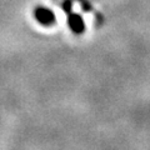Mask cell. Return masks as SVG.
I'll use <instances>...</instances> for the list:
<instances>
[{"mask_svg":"<svg viewBox=\"0 0 150 150\" xmlns=\"http://www.w3.org/2000/svg\"><path fill=\"white\" fill-rule=\"evenodd\" d=\"M68 25L75 34H83L85 31V23H84L83 18L73 11L68 14Z\"/></svg>","mask_w":150,"mask_h":150,"instance_id":"cell-2","label":"cell"},{"mask_svg":"<svg viewBox=\"0 0 150 150\" xmlns=\"http://www.w3.org/2000/svg\"><path fill=\"white\" fill-rule=\"evenodd\" d=\"M76 1L81 5L84 11H90V10H93L91 4H90V1H88V0H76Z\"/></svg>","mask_w":150,"mask_h":150,"instance_id":"cell-4","label":"cell"},{"mask_svg":"<svg viewBox=\"0 0 150 150\" xmlns=\"http://www.w3.org/2000/svg\"><path fill=\"white\" fill-rule=\"evenodd\" d=\"M62 6H63V10L67 14H70L73 11V1H71V0H64L63 4H62Z\"/></svg>","mask_w":150,"mask_h":150,"instance_id":"cell-3","label":"cell"},{"mask_svg":"<svg viewBox=\"0 0 150 150\" xmlns=\"http://www.w3.org/2000/svg\"><path fill=\"white\" fill-rule=\"evenodd\" d=\"M34 15H35V19L38 20V23L44 26L54 25L56 21V16H55L54 11L45 6H38L34 11Z\"/></svg>","mask_w":150,"mask_h":150,"instance_id":"cell-1","label":"cell"}]
</instances>
